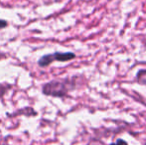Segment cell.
I'll return each mask as SVG.
<instances>
[{
    "label": "cell",
    "mask_w": 146,
    "mask_h": 145,
    "mask_svg": "<svg viewBox=\"0 0 146 145\" xmlns=\"http://www.w3.org/2000/svg\"><path fill=\"white\" fill-rule=\"evenodd\" d=\"M73 87V83L71 81H52L47 83L43 87V93L52 97H66L70 89Z\"/></svg>",
    "instance_id": "cell-1"
},
{
    "label": "cell",
    "mask_w": 146,
    "mask_h": 145,
    "mask_svg": "<svg viewBox=\"0 0 146 145\" xmlns=\"http://www.w3.org/2000/svg\"><path fill=\"white\" fill-rule=\"evenodd\" d=\"M76 58V55L72 52H66V53H60L56 52L54 54L46 55L43 56L42 58L39 60L38 64L40 67H47L53 63L54 61H59V62H67V61H71Z\"/></svg>",
    "instance_id": "cell-2"
},
{
    "label": "cell",
    "mask_w": 146,
    "mask_h": 145,
    "mask_svg": "<svg viewBox=\"0 0 146 145\" xmlns=\"http://www.w3.org/2000/svg\"><path fill=\"white\" fill-rule=\"evenodd\" d=\"M110 145H127V142L125 141V140H123V139H118L116 142L111 143Z\"/></svg>",
    "instance_id": "cell-3"
},
{
    "label": "cell",
    "mask_w": 146,
    "mask_h": 145,
    "mask_svg": "<svg viewBox=\"0 0 146 145\" xmlns=\"http://www.w3.org/2000/svg\"><path fill=\"white\" fill-rule=\"evenodd\" d=\"M6 26H7V22H6L5 20H1V19H0V29H1V28L6 27Z\"/></svg>",
    "instance_id": "cell-4"
},
{
    "label": "cell",
    "mask_w": 146,
    "mask_h": 145,
    "mask_svg": "<svg viewBox=\"0 0 146 145\" xmlns=\"http://www.w3.org/2000/svg\"><path fill=\"white\" fill-rule=\"evenodd\" d=\"M6 91V89L4 87H0V97L4 95V93Z\"/></svg>",
    "instance_id": "cell-5"
},
{
    "label": "cell",
    "mask_w": 146,
    "mask_h": 145,
    "mask_svg": "<svg viewBox=\"0 0 146 145\" xmlns=\"http://www.w3.org/2000/svg\"><path fill=\"white\" fill-rule=\"evenodd\" d=\"M146 75V71H140V72L138 73V77H140L141 75Z\"/></svg>",
    "instance_id": "cell-6"
},
{
    "label": "cell",
    "mask_w": 146,
    "mask_h": 145,
    "mask_svg": "<svg viewBox=\"0 0 146 145\" xmlns=\"http://www.w3.org/2000/svg\"><path fill=\"white\" fill-rule=\"evenodd\" d=\"M4 57H5V56H4V55H2V54H0V59H2V58H4Z\"/></svg>",
    "instance_id": "cell-7"
}]
</instances>
